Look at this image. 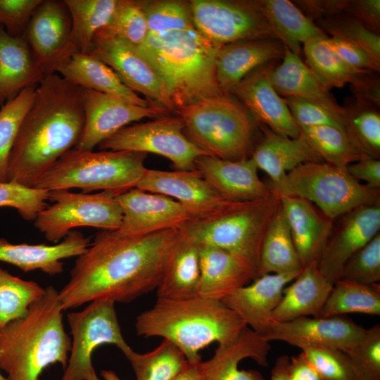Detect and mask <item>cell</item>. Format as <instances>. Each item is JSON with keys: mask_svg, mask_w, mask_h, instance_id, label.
I'll return each mask as SVG.
<instances>
[{"mask_svg": "<svg viewBox=\"0 0 380 380\" xmlns=\"http://www.w3.org/2000/svg\"><path fill=\"white\" fill-rule=\"evenodd\" d=\"M179 239L178 228L137 237L99 232L58 291L63 311L99 300L129 303L156 289Z\"/></svg>", "mask_w": 380, "mask_h": 380, "instance_id": "6da1fadb", "label": "cell"}, {"mask_svg": "<svg viewBox=\"0 0 380 380\" xmlns=\"http://www.w3.org/2000/svg\"><path fill=\"white\" fill-rule=\"evenodd\" d=\"M82 91L57 73L37 84L9 155L8 182L34 188L41 177L76 146L84 125Z\"/></svg>", "mask_w": 380, "mask_h": 380, "instance_id": "7a4b0ae2", "label": "cell"}, {"mask_svg": "<svg viewBox=\"0 0 380 380\" xmlns=\"http://www.w3.org/2000/svg\"><path fill=\"white\" fill-rule=\"evenodd\" d=\"M58 291L52 286L32 303L25 316L0 331V370L8 380H39L59 363L65 369L71 339L64 329Z\"/></svg>", "mask_w": 380, "mask_h": 380, "instance_id": "3957f363", "label": "cell"}, {"mask_svg": "<svg viewBox=\"0 0 380 380\" xmlns=\"http://www.w3.org/2000/svg\"><path fill=\"white\" fill-rule=\"evenodd\" d=\"M221 46L190 29L150 33L137 49L159 76L175 110L223 94L215 69Z\"/></svg>", "mask_w": 380, "mask_h": 380, "instance_id": "277c9868", "label": "cell"}, {"mask_svg": "<svg viewBox=\"0 0 380 380\" xmlns=\"http://www.w3.org/2000/svg\"><path fill=\"white\" fill-rule=\"evenodd\" d=\"M246 327L222 301L199 296L184 300L157 298L135 323L138 335L164 338L178 347L189 362L201 361L199 351L213 342L220 346L231 344Z\"/></svg>", "mask_w": 380, "mask_h": 380, "instance_id": "5b68a950", "label": "cell"}, {"mask_svg": "<svg viewBox=\"0 0 380 380\" xmlns=\"http://www.w3.org/2000/svg\"><path fill=\"white\" fill-rule=\"evenodd\" d=\"M280 204L273 193L248 201H227L207 213L191 217L178 227L181 235L199 246L227 251L257 271L267 227Z\"/></svg>", "mask_w": 380, "mask_h": 380, "instance_id": "8992f818", "label": "cell"}, {"mask_svg": "<svg viewBox=\"0 0 380 380\" xmlns=\"http://www.w3.org/2000/svg\"><path fill=\"white\" fill-rule=\"evenodd\" d=\"M174 112L191 142L222 160L250 158L261 134L260 124L230 94L205 98Z\"/></svg>", "mask_w": 380, "mask_h": 380, "instance_id": "52a82bcc", "label": "cell"}, {"mask_svg": "<svg viewBox=\"0 0 380 380\" xmlns=\"http://www.w3.org/2000/svg\"><path fill=\"white\" fill-rule=\"evenodd\" d=\"M147 153L129 151H93L73 148L39 179L35 188L48 191L79 188L115 196L135 188L147 169Z\"/></svg>", "mask_w": 380, "mask_h": 380, "instance_id": "ba28073f", "label": "cell"}, {"mask_svg": "<svg viewBox=\"0 0 380 380\" xmlns=\"http://www.w3.org/2000/svg\"><path fill=\"white\" fill-rule=\"evenodd\" d=\"M267 184L279 198L306 199L332 220L360 205L380 203V189L361 184L346 168L326 162L300 164L278 183Z\"/></svg>", "mask_w": 380, "mask_h": 380, "instance_id": "9c48e42d", "label": "cell"}, {"mask_svg": "<svg viewBox=\"0 0 380 380\" xmlns=\"http://www.w3.org/2000/svg\"><path fill=\"white\" fill-rule=\"evenodd\" d=\"M49 200L53 204L38 214L34 224L51 242L60 241L75 227H93L113 232L122 222V209L115 194L110 191L88 194L53 190L49 191Z\"/></svg>", "mask_w": 380, "mask_h": 380, "instance_id": "30bf717a", "label": "cell"}, {"mask_svg": "<svg viewBox=\"0 0 380 380\" xmlns=\"http://www.w3.org/2000/svg\"><path fill=\"white\" fill-rule=\"evenodd\" d=\"M72 335L70 356L60 380H87L95 372L91 355L99 346L113 344L123 354L131 349L118 322L115 303L94 300L81 311L67 316Z\"/></svg>", "mask_w": 380, "mask_h": 380, "instance_id": "8fae6325", "label": "cell"}, {"mask_svg": "<svg viewBox=\"0 0 380 380\" xmlns=\"http://www.w3.org/2000/svg\"><path fill=\"white\" fill-rule=\"evenodd\" d=\"M184 129L179 116L166 115L126 126L99 146L101 150L155 153L170 160L177 170H193L198 158L210 154L191 142Z\"/></svg>", "mask_w": 380, "mask_h": 380, "instance_id": "7c38bea8", "label": "cell"}, {"mask_svg": "<svg viewBox=\"0 0 380 380\" xmlns=\"http://www.w3.org/2000/svg\"><path fill=\"white\" fill-rule=\"evenodd\" d=\"M189 4L196 30L215 43L278 39L258 0H192Z\"/></svg>", "mask_w": 380, "mask_h": 380, "instance_id": "4fadbf2b", "label": "cell"}, {"mask_svg": "<svg viewBox=\"0 0 380 380\" xmlns=\"http://www.w3.org/2000/svg\"><path fill=\"white\" fill-rule=\"evenodd\" d=\"M91 53L108 65L129 89L143 94L148 101L169 111H174L161 80L140 54L137 46L101 30L94 37Z\"/></svg>", "mask_w": 380, "mask_h": 380, "instance_id": "5bb4252c", "label": "cell"}, {"mask_svg": "<svg viewBox=\"0 0 380 380\" xmlns=\"http://www.w3.org/2000/svg\"><path fill=\"white\" fill-rule=\"evenodd\" d=\"M84 125L75 148L93 151L128 124L144 118H158L170 112L158 105L147 107L128 103L115 96L83 89Z\"/></svg>", "mask_w": 380, "mask_h": 380, "instance_id": "9a60e30c", "label": "cell"}, {"mask_svg": "<svg viewBox=\"0 0 380 380\" xmlns=\"http://www.w3.org/2000/svg\"><path fill=\"white\" fill-rule=\"evenodd\" d=\"M380 230V203L363 205L334 220L317 265L333 284L341 278L348 259Z\"/></svg>", "mask_w": 380, "mask_h": 380, "instance_id": "2e32d148", "label": "cell"}, {"mask_svg": "<svg viewBox=\"0 0 380 380\" xmlns=\"http://www.w3.org/2000/svg\"><path fill=\"white\" fill-rule=\"evenodd\" d=\"M122 211L120 237H137L161 230L178 228L191 215L178 201L168 196L137 187L115 196Z\"/></svg>", "mask_w": 380, "mask_h": 380, "instance_id": "e0dca14e", "label": "cell"}, {"mask_svg": "<svg viewBox=\"0 0 380 380\" xmlns=\"http://www.w3.org/2000/svg\"><path fill=\"white\" fill-rule=\"evenodd\" d=\"M365 329L343 315L303 317L286 322H272L263 337L302 348L319 346L347 351L362 339Z\"/></svg>", "mask_w": 380, "mask_h": 380, "instance_id": "ac0fdd59", "label": "cell"}, {"mask_svg": "<svg viewBox=\"0 0 380 380\" xmlns=\"http://www.w3.org/2000/svg\"><path fill=\"white\" fill-rule=\"evenodd\" d=\"M71 31V17L64 1L42 0L27 26L26 39L43 77L54 73L62 61Z\"/></svg>", "mask_w": 380, "mask_h": 380, "instance_id": "d6986e66", "label": "cell"}, {"mask_svg": "<svg viewBox=\"0 0 380 380\" xmlns=\"http://www.w3.org/2000/svg\"><path fill=\"white\" fill-rule=\"evenodd\" d=\"M274 62L253 70L230 91L229 94L243 104L260 124L280 135L297 138L300 135L299 127L270 79Z\"/></svg>", "mask_w": 380, "mask_h": 380, "instance_id": "ffe728a7", "label": "cell"}, {"mask_svg": "<svg viewBox=\"0 0 380 380\" xmlns=\"http://www.w3.org/2000/svg\"><path fill=\"white\" fill-rule=\"evenodd\" d=\"M136 187L173 198L187 210L191 217L207 213L228 201L196 169L176 171L146 169Z\"/></svg>", "mask_w": 380, "mask_h": 380, "instance_id": "44dd1931", "label": "cell"}, {"mask_svg": "<svg viewBox=\"0 0 380 380\" xmlns=\"http://www.w3.org/2000/svg\"><path fill=\"white\" fill-rule=\"evenodd\" d=\"M300 272L258 277L222 302L234 311L247 327L264 337L273 322L272 315L281 298L284 289Z\"/></svg>", "mask_w": 380, "mask_h": 380, "instance_id": "7402d4cb", "label": "cell"}, {"mask_svg": "<svg viewBox=\"0 0 380 380\" xmlns=\"http://www.w3.org/2000/svg\"><path fill=\"white\" fill-rule=\"evenodd\" d=\"M195 167L204 179L228 201H248L267 196L271 191L258 175V167L250 158L227 160L203 156Z\"/></svg>", "mask_w": 380, "mask_h": 380, "instance_id": "603a6c76", "label": "cell"}, {"mask_svg": "<svg viewBox=\"0 0 380 380\" xmlns=\"http://www.w3.org/2000/svg\"><path fill=\"white\" fill-rule=\"evenodd\" d=\"M284 44L276 39L239 40L223 44L215 60V78L222 93L230 91L258 67L282 58Z\"/></svg>", "mask_w": 380, "mask_h": 380, "instance_id": "cb8c5ba5", "label": "cell"}, {"mask_svg": "<svg viewBox=\"0 0 380 380\" xmlns=\"http://www.w3.org/2000/svg\"><path fill=\"white\" fill-rule=\"evenodd\" d=\"M279 199L302 267L317 262L334 220L306 199L297 196H282Z\"/></svg>", "mask_w": 380, "mask_h": 380, "instance_id": "d4e9b609", "label": "cell"}, {"mask_svg": "<svg viewBox=\"0 0 380 380\" xmlns=\"http://www.w3.org/2000/svg\"><path fill=\"white\" fill-rule=\"evenodd\" d=\"M90 245L89 239L71 230L56 245L11 243L0 238V261L13 265L23 272L40 270L50 276L63 271L61 260L77 257Z\"/></svg>", "mask_w": 380, "mask_h": 380, "instance_id": "484cf974", "label": "cell"}, {"mask_svg": "<svg viewBox=\"0 0 380 380\" xmlns=\"http://www.w3.org/2000/svg\"><path fill=\"white\" fill-rule=\"evenodd\" d=\"M199 255V297L222 301L258 277L249 263L224 250L200 246Z\"/></svg>", "mask_w": 380, "mask_h": 380, "instance_id": "4316f807", "label": "cell"}, {"mask_svg": "<svg viewBox=\"0 0 380 380\" xmlns=\"http://www.w3.org/2000/svg\"><path fill=\"white\" fill-rule=\"evenodd\" d=\"M260 130L251 159L258 169L269 176L270 184L278 183L300 164L324 162L300 134L297 138H290L280 135L262 124Z\"/></svg>", "mask_w": 380, "mask_h": 380, "instance_id": "83f0119b", "label": "cell"}, {"mask_svg": "<svg viewBox=\"0 0 380 380\" xmlns=\"http://www.w3.org/2000/svg\"><path fill=\"white\" fill-rule=\"evenodd\" d=\"M283 290L272 312L273 322H286L303 317H321L334 284L319 270L317 262L305 266Z\"/></svg>", "mask_w": 380, "mask_h": 380, "instance_id": "f1b7e54d", "label": "cell"}, {"mask_svg": "<svg viewBox=\"0 0 380 380\" xmlns=\"http://www.w3.org/2000/svg\"><path fill=\"white\" fill-rule=\"evenodd\" d=\"M271 346L262 336L246 327L231 344L218 346L205 364L206 380H266L256 370L239 369V362L251 358L262 367L267 366Z\"/></svg>", "mask_w": 380, "mask_h": 380, "instance_id": "f546056e", "label": "cell"}, {"mask_svg": "<svg viewBox=\"0 0 380 380\" xmlns=\"http://www.w3.org/2000/svg\"><path fill=\"white\" fill-rule=\"evenodd\" d=\"M82 89L115 96L140 106L156 105L127 87L115 72L93 53H75L60 63L54 73Z\"/></svg>", "mask_w": 380, "mask_h": 380, "instance_id": "4dcf8cb0", "label": "cell"}, {"mask_svg": "<svg viewBox=\"0 0 380 380\" xmlns=\"http://www.w3.org/2000/svg\"><path fill=\"white\" fill-rule=\"evenodd\" d=\"M43 78L25 37L11 36L0 25V108Z\"/></svg>", "mask_w": 380, "mask_h": 380, "instance_id": "1f68e13d", "label": "cell"}, {"mask_svg": "<svg viewBox=\"0 0 380 380\" xmlns=\"http://www.w3.org/2000/svg\"><path fill=\"white\" fill-rule=\"evenodd\" d=\"M270 79L279 94L317 102L344 117L343 107L337 103L300 56L286 46L282 61L272 68Z\"/></svg>", "mask_w": 380, "mask_h": 380, "instance_id": "d6a6232c", "label": "cell"}, {"mask_svg": "<svg viewBox=\"0 0 380 380\" xmlns=\"http://www.w3.org/2000/svg\"><path fill=\"white\" fill-rule=\"evenodd\" d=\"M199 251L198 244L180 234V239L156 288L157 298L184 300L198 296Z\"/></svg>", "mask_w": 380, "mask_h": 380, "instance_id": "836d02e7", "label": "cell"}, {"mask_svg": "<svg viewBox=\"0 0 380 380\" xmlns=\"http://www.w3.org/2000/svg\"><path fill=\"white\" fill-rule=\"evenodd\" d=\"M118 1H64L71 17V31L61 62L75 53L91 52L95 34L109 23Z\"/></svg>", "mask_w": 380, "mask_h": 380, "instance_id": "e575fe53", "label": "cell"}, {"mask_svg": "<svg viewBox=\"0 0 380 380\" xmlns=\"http://www.w3.org/2000/svg\"><path fill=\"white\" fill-rule=\"evenodd\" d=\"M260 7L277 39L300 56V44L315 38L329 36L289 0H258Z\"/></svg>", "mask_w": 380, "mask_h": 380, "instance_id": "d590c367", "label": "cell"}, {"mask_svg": "<svg viewBox=\"0 0 380 380\" xmlns=\"http://www.w3.org/2000/svg\"><path fill=\"white\" fill-rule=\"evenodd\" d=\"M302 270L287 221L279 204L262 242L258 277L267 274L299 272Z\"/></svg>", "mask_w": 380, "mask_h": 380, "instance_id": "8d00e7d4", "label": "cell"}, {"mask_svg": "<svg viewBox=\"0 0 380 380\" xmlns=\"http://www.w3.org/2000/svg\"><path fill=\"white\" fill-rule=\"evenodd\" d=\"M327 38H315L303 44L305 64L325 89L329 91L351 84L361 74L369 72L346 63L330 46Z\"/></svg>", "mask_w": 380, "mask_h": 380, "instance_id": "74e56055", "label": "cell"}, {"mask_svg": "<svg viewBox=\"0 0 380 380\" xmlns=\"http://www.w3.org/2000/svg\"><path fill=\"white\" fill-rule=\"evenodd\" d=\"M379 108L353 97L343 107L344 129L348 137L360 152L380 158Z\"/></svg>", "mask_w": 380, "mask_h": 380, "instance_id": "f35d334b", "label": "cell"}, {"mask_svg": "<svg viewBox=\"0 0 380 380\" xmlns=\"http://www.w3.org/2000/svg\"><path fill=\"white\" fill-rule=\"evenodd\" d=\"M352 312L380 315L379 284L367 285L343 279L334 284L321 317Z\"/></svg>", "mask_w": 380, "mask_h": 380, "instance_id": "ab89813d", "label": "cell"}, {"mask_svg": "<svg viewBox=\"0 0 380 380\" xmlns=\"http://www.w3.org/2000/svg\"><path fill=\"white\" fill-rule=\"evenodd\" d=\"M124 355L137 380H173L189 363L179 348L165 339L151 352L141 354L131 348Z\"/></svg>", "mask_w": 380, "mask_h": 380, "instance_id": "60d3db41", "label": "cell"}, {"mask_svg": "<svg viewBox=\"0 0 380 380\" xmlns=\"http://www.w3.org/2000/svg\"><path fill=\"white\" fill-rule=\"evenodd\" d=\"M299 129L300 134L310 146L329 164L346 168L362 156L345 132L336 127L322 125Z\"/></svg>", "mask_w": 380, "mask_h": 380, "instance_id": "b9f144b4", "label": "cell"}, {"mask_svg": "<svg viewBox=\"0 0 380 380\" xmlns=\"http://www.w3.org/2000/svg\"><path fill=\"white\" fill-rule=\"evenodd\" d=\"M44 289L35 281L15 277L0 267V331L25 316Z\"/></svg>", "mask_w": 380, "mask_h": 380, "instance_id": "7bdbcfd3", "label": "cell"}, {"mask_svg": "<svg viewBox=\"0 0 380 380\" xmlns=\"http://www.w3.org/2000/svg\"><path fill=\"white\" fill-rule=\"evenodd\" d=\"M36 86L22 90L0 108V182H8V161L22 121L30 108Z\"/></svg>", "mask_w": 380, "mask_h": 380, "instance_id": "ee69618b", "label": "cell"}, {"mask_svg": "<svg viewBox=\"0 0 380 380\" xmlns=\"http://www.w3.org/2000/svg\"><path fill=\"white\" fill-rule=\"evenodd\" d=\"M328 36L355 44L367 51L380 64V36L355 18L343 13L314 22Z\"/></svg>", "mask_w": 380, "mask_h": 380, "instance_id": "f6af8a7d", "label": "cell"}, {"mask_svg": "<svg viewBox=\"0 0 380 380\" xmlns=\"http://www.w3.org/2000/svg\"><path fill=\"white\" fill-rule=\"evenodd\" d=\"M146 15L148 34L196 29L189 2L137 1Z\"/></svg>", "mask_w": 380, "mask_h": 380, "instance_id": "bcb514c9", "label": "cell"}, {"mask_svg": "<svg viewBox=\"0 0 380 380\" xmlns=\"http://www.w3.org/2000/svg\"><path fill=\"white\" fill-rule=\"evenodd\" d=\"M102 30L137 47L144 43L148 34L144 12L137 1L131 0L118 1L110 21Z\"/></svg>", "mask_w": 380, "mask_h": 380, "instance_id": "7dc6e473", "label": "cell"}, {"mask_svg": "<svg viewBox=\"0 0 380 380\" xmlns=\"http://www.w3.org/2000/svg\"><path fill=\"white\" fill-rule=\"evenodd\" d=\"M357 380H380V325L365 330L360 341L345 352Z\"/></svg>", "mask_w": 380, "mask_h": 380, "instance_id": "c3c4849f", "label": "cell"}, {"mask_svg": "<svg viewBox=\"0 0 380 380\" xmlns=\"http://www.w3.org/2000/svg\"><path fill=\"white\" fill-rule=\"evenodd\" d=\"M49 193L13 181L0 182V208H15L24 220L34 221L38 214L46 207Z\"/></svg>", "mask_w": 380, "mask_h": 380, "instance_id": "681fc988", "label": "cell"}, {"mask_svg": "<svg viewBox=\"0 0 380 380\" xmlns=\"http://www.w3.org/2000/svg\"><path fill=\"white\" fill-rule=\"evenodd\" d=\"M340 279L367 285L379 283L380 232L348 259Z\"/></svg>", "mask_w": 380, "mask_h": 380, "instance_id": "f907efd6", "label": "cell"}, {"mask_svg": "<svg viewBox=\"0 0 380 380\" xmlns=\"http://www.w3.org/2000/svg\"><path fill=\"white\" fill-rule=\"evenodd\" d=\"M301 350L323 380H357L345 352L319 346H307Z\"/></svg>", "mask_w": 380, "mask_h": 380, "instance_id": "816d5d0a", "label": "cell"}, {"mask_svg": "<svg viewBox=\"0 0 380 380\" xmlns=\"http://www.w3.org/2000/svg\"><path fill=\"white\" fill-rule=\"evenodd\" d=\"M284 99L299 127L328 125L345 132L344 117L324 105L294 96L285 97Z\"/></svg>", "mask_w": 380, "mask_h": 380, "instance_id": "f5cc1de1", "label": "cell"}, {"mask_svg": "<svg viewBox=\"0 0 380 380\" xmlns=\"http://www.w3.org/2000/svg\"><path fill=\"white\" fill-rule=\"evenodd\" d=\"M42 0H0V25L13 37L23 36Z\"/></svg>", "mask_w": 380, "mask_h": 380, "instance_id": "db71d44e", "label": "cell"}, {"mask_svg": "<svg viewBox=\"0 0 380 380\" xmlns=\"http://www.w3.org/2000/svg\"><path fill=\"white\" fill-rule=\"evenodd\" d=\"M327 40L337 55L348 65L360 70L379 72L380 64L362 48L337 37H329Z\"/></svg>", "mask_w": 380, "mask_h": 380, "instance_id": "11a10c76", "label": "cell"}, {"mask_svg": "<svg viewBox=\"0 0 380 380\" xmlns=\"http://www.w3.org/2000/svg\"><path fill=\"white\" fill-rule=\"evenodd\" d=\"M348 172L358 182L375 189H380V160L366 155L346 167Z\"/></svg>", "mask_w": 380, "mask_h": 380, "instance_id": "9f6ffc18", "label": "cell"}, {"mask_svg": "<svg viewBox=\"0 0 380 380\" xmlns=\"http://www.w3.org/2000/svg\"><path fill=\"white\" fill-rule=\"evenodd\" d=\"M375 73L366 72L361 74L350 84V87L355 98L379 108L380 82L379 77Z\"/></svg>", "mask_w": 380, "mask_h": 380, "instance_id": "6f0895ef", "label": "cell"}, {"mask_svg": "<svg viewBox=\"0 0 380 380\" xmlns=\"http://www.w3.org/2000/svg\"><path fill=\"white\" fill-rule=\"evenodd\" d=\"M288 380H323L320 374L308 361L305 354L290 359L288 370Z\"/></svg>", "mask_w": 380, "mask_h": 380, "instance_id": "680465c9", "label": "cell"}, {"mask_svg": "<svg viewBox=\"0 0 380 380\" xmlns=\"http://www.w3.org/2000/svg\"><path fill=\"white\" fill-rule=\"evenodd\" d=\"M173 380H206L205 362H189Z\"/></svg>", "mask_w": 380, "mask_h": 380, "instance_id": "91938a15", "label": "cell"}, {"mask_svg": "<svg viewBox=\"0 0 380 380\" xmlns=\"http://www.w3.org/2000/svg\"><path fill=\"white\" fill-rule=\"evenodd\" d=\"M290 358L286 355L277 357L272 369L270 380H288Z\"/></svg>", "mask_w": 380, "mask_h": 380, "instance_id": "94428289", "label": "cell"}, {"mask_svg": "<svg viewBox=\"0 0 380 380\" xmlns=\"http://www.w3.org/2000/svg\"><path fill=\"white\" fill-rule=\"evenodd\" d=\"M103 380H121L119 376L112 370H102L101 372ZM87 380H101L94 372L89 375Z\"/></svg>", "mask_w": 380, "mask_h": 380, "instance_id": "6125c7cd", "label": "cell"}, {"mask_svg": "<svg viewBox=\"0 0 380 380\" xmlns=\"http://www.w3.org/2000/svg\"><path fill=\"white\" fill-rule=\"evenodd\" d=\"M0 380H8L6 376H4L0 372Z\"/></svg>", "mask_w": 380, "mask_h": 380, "instance_id": "be15d7a7", "label": "cell"}]
</instances>
